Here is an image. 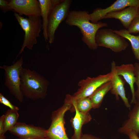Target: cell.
<instances>
[{"label": "cell", "mask_w": 139, "mask_h": 139, "mask_svg": "<svg viewBox=\"0 0 139 139\" xmlns=\"http://www.w3.org/2000/svg\"><path fill=\"white\" fill-rule=\"evenodd\" d=\"M116 69L117 74L122 76L129 84L132 95L131 103L135 104L137 100L135 97L134 87L136 79L134 65L132 64H123L120 66H116Z\"/></svg>", "instance_id": "14"}, {"label": "cell", "mask_w": 139, "mask_h": 139, "mask_svg": "<svg viewBox=\"0 0 139 139\" xmlns=\"http://www.w3.org/2000/svg\"><path fill=\"white\" fill-rule=\"evenodd\" d=\"M18 111L10 109L4 114V134L11 129L18 122L19 116Z\"/></svg>", "instance_id": "20"}, {"label": "cell", "mask_w": 139, "mask_h": 139, "mask_svg": "<svg viewBox=\"0 0 139 139\" xmlns=\"http://www.w3.org/2000/svg\"><path fill=\"white\" fill-rule=\"evenodd\" d=\"M138 134L134 131H131L128 133L127 134L129 139H139Z\"/></svg>", "instance_id": "28"}, {"label": "cell", "mask_w": 139, "mask_h": 139, "mask_svg": "<svg viewBox=\"0 0 139 139\" xmlns=\"http://www.w3.org/2000/svg\"></svg>", "instance_id": "31"}, {"label": "cell", "mask_w": 139, "mask_h": 139, "mask_svg": "<svg viewBox=\"0 0 139 139\" xmlns=\"http://www.w3.org/2000/svg\"><path fill=\"white\" fill-rule=\"evenodd\" d=\"M9 131L21 139L47 138V130L23 122H17Z\"/></svg>", "instance_id": "9"}, {"label": "cell", "mask_w": 139, "mask_h": 139, "mask_svg": "<svg viewBox=\"0 0 139 139\" xmlns=\"http://www.w3.org/2000/svg\"><path fill=\"white\" fill-rule=\"evenodd\" d=\"M70 99L72 105H74L80 111L83 113L89 112L92 108V105L89 97L75 101Z\"/></svg>", "instance_id": "21"}, {"label": "cell", "mask_w": 139, "mask_h": 139, "mask_svg": "<svg viewBox=\"0 0 139 139\" xmlns=\"http://www.w3.org/2000/svg\"><path fill=\"white\" fill-rule=\"evenodd\" d=\"M9 3V1L5 0H0V9L4 13L10 10Z\"/></svg>", "instance_id": "25"}, {"label": "cell", "mask_w": 139, "mask_h": 139, "mask_svg": "<svg viewBox=\"0 0 139 139\" xmlns=\"http://www.w3.org/2000/svg\"><path fill=\"white\" fill-rule=\"evenodd\" d=\"M72 107L70 99L66 96L63 106L53 112L51 123L47 130V136L49 139H70L66 132L64 116L65 112L70 110Z\"/></svg>", "instance_id": "5"}, {"label": "cell", "mask_w": 139, "mask_h": 139, "mask_svg": "<svg viewBox=\"0 0 139 139\" xmlns=\"http://www.w3.org/2000/svg\"></svg>", "instance_id": "32"}, {"label": "cell", "mask_w": 139, "mask_h": 139, "mask_svg": "<svg viewBox=\"0 0 139 139\" xmlns=\"http://www.w3.org/2000/svg\"><path fill=\"white\" fill-rule=\"evenodd\" d=\"M95 40L98 46L109 48L116 53L125 50L128 46L125 38L115 33L110 29L99 30L96 33Z\"/></svg>", "instance_id": "7"}, {"label": "cell", "mask_w": 139, "mask_h": 139, "mask_svg": "<svg viewBox=\"0 0 139 139\" xmlns=\"http://www.w3.org/2000/svg\"><path fill=\"white\" fill-rule=\"evenodd\" d=\"M113 31L115 33L129 41L135 57L139 63V35L137 36L133 35L129 33L126 29L114 30Z\"/></svg>", "instance_id": "19"}, {"label": "cell", "mask_w": 139, "mask_h": 139, "mask_svg": "<svg viewBox=\"0 0 139 139\" xmlns=\"http://www.w3.org/2000/svg\"><path fill=\"white\" fill-rule=\"evenodd\" d=\"M110 72L95 77H88L81 80L78 83L80 88L73 95H70L71 99L77 101L89 97L101 85L110 81Z\"/></svg>", "instance_id": "8"}, {"label": "cell", "mask_w": 139, "mask_h": 139, "mask_svg": "<svg viewBox=\"0 0 139 139\" xmlns=\"http://www.w3.org/2000/svg\"><path fill=\"white\" fill-rule=\"evenodd\" d=\"M139 7L129 6L121 10L106 14L102 19L115 18L119 20L123 26L127 29L131 22L138 14Z\"/></svg>", "instance_id": "13"}, {"label": "cell", "mask_w": 139, "mask_h": 139, "mask_svg": "<svg viewBox=\"0 0 139 139\" xmlns=\"http://www.w3.org/2000/svg\"><path fill=\"white\" fill-rule=\"evenodd\" d=\"M0 103L8 107L10 109L13 110H18L19 108L12 104L1 93H0Z\"/></svg>", "instance_id": "24"}, {"label": "cell", "mask_w": 139, "mask_h": 139, "mask_svg": "<svg viewBox=\"0 0 139 139\" xmlns=\"http://www.w3.org/2000/svg\"><path fill=\"white\" fill-rule=\"evenodd\" d=\"M6 137L4 135H0V139H6Z\"/></svg>", "instance_id": "29"}, {"label": "cell", "mask_w": 139, "mask_h": 139, "mask_svg": "<svg viewBox=\"0 0 139 139\" xmlns=\"http://www.w3.org/2000/svg\"><path fill=\"white\" fill-rule=\"evenodd\" d=\"M111 88V83L110 81L101 85L89 97L93 108L96 109L100 106L104 97L110 91Z\"/></svg>", "instance_id": "18"}, {"label": "cell", "mask_w": 139, "mask_h": 139, "mask_svg": "<svg viewBox=\"0 0 139 139\" xmlns=\"http://www.w3.org/2000/svg\"><path fill=\"white\" fill-rule=\"evenodd\" d=\"M20 78V90L24 97L33 100L45 98L49 83L44 76L34 70L23 68Z\"/></svg>", "instance_id": "2"}, {"label": "cell", "mask_w": 139, "mask_h": 139, "mask_svg": "<svg viewBox=\"0 0 139 139\" xmlns=\"http://www.w3.org/2000/svg\"><path fill=\"white\" fill-rule=\"evenodd\" d=\"M129 6L139 7V0H117L106 8H98L90 14V22L94 23H97L106 14Z\"/></svg>", "instance_id": "11"}, {"label": "cell", "mask_w": 139, "mask_h": 139, "mask_svg": "<svg viewBox=\"0 0 139 139\" xmlns=\"http://www.w3.org/2000/svg\"><path fill=\"white\" fill-rule=\"evenodd\" d=\"M80 139H102L91 134H83L82 133Z\"/></svg>", "instance_id": "27"}, {"label": "cell", "mask_w": 139, "mask_h": 139, "mask_svg": "<svg viewBox=\"0 0 139 139\" xmlns=\"http://www.w3.org/2000/svg\"><path fill=\"white\" fill-rule=\"evenodd\" d=\"M71 111L76 112L74 117L70 121L74 130V133L72 139H80L82 134V128L83 125L87 123L91 120L92 117L89 113H83L79 111L74 105H72Z\"/></svg>", "instance_id": "16"}, {"label": "cell", "mask_w": 139, "mask_h": 139, "mask_svg": "<svg viewBox=\"0 0 139 139\" xmlns=\"http://www.w3.org/2000/svg\"><path fill=\"white\" fill-rule=\"evenodd\" d=\"M5 115H2L0 117V135L4 134Z\"/></svg>", "instance_id": "26"}, {"label": "cell", "mask_w": 139, "mask_h": 139, "mask_svg": "<svg viewBox=\"0 0 139 139\" xmlns=\"http://www.w3.org/2000/svg\"><path fill=\"white\" fill-rule=\"evenodd\" d=\"M10 10L20 15L28 17L41 16L39 3L37 0H11L9 1Z\"/></svg>", "instance_id": "10"}, {"label": "cell", "mask_w": 139, "mask_h": 139, "mask_svg": "<svg viewBox=\"0 0 139 139\" xmlns=\"http://www.w3.org/2000/svg\"><path fill=\"white\" fill-rule=\"evenodd\" d=\"M127 30L130 33H139V14L133 20Z\"/></svg>", "instance_id": "22"}, {"label": "cell", "mask_w": 139, "mask_h": 139, "mask_svg": "<svg viewBox=\"0 0 139 139\" xmlns=\"http://www.w3.org/2000/svg\"><path fill=\"white\" fill-rule=\"evenodd\" d=\"M14 15L24 32L23 43L17 58L25 47L32 50L34 46L37 44V38L42 30V22L41 16L24 18L15 12Z\"/></svg>", "instance_id": "3"}, {"label": "cell", "mask_w": 139, "mask_h": 139, "mask_svg": "<svg viewBox=\"0 0 139 139\" xmlns=\"http://www.w3.org/2000/svg\"><path fill=\"white\" fill-rule=\"evenodd\" d=\"M130 111L128 117L118 130L120 133L126 135L131 131L139 133V101L137 100Z\"/></svg>", "instance_id": "15"}, {"label": "cell", "mask_w": 139, "mask_h": 139, "mask_svg": "<svg viewBox=\"0 0 139 139\" xmlns=\"http://www.w3.org/2000/svg\"><path fill=\"white\" fill-rule=\"evenodd\" d=\"M72 1L71 0H58L52 9L49 17L47 29L49 44L54 42L56 30L68 16Z\"/></svg>", "instance_id": "6"}, {"label": "cell", "mask_w": 139, "mask_h": 139, "mask_svg": "<svg viewBox=\"0 0 139 139\" xmlns=\"http://www.w3.org/2000/svg\"><path fill=\"white\" fill-rule=\"evenodd\" d=\"M90 14L85 11H72L70 12L66 22L70 26H76L80 30L82 41L90 49L95 50L98 47L95 40L98 30L102 27L107 26L106 23L99 22L94 23L90 21Z\"/></svg>", "instance_id": "1"}, {"label": "cell", "mask_w": 139, "mask_h": 139, "mask_svg": "<svg viewBox=\"0 0 139 139\" xmlns=\"http://www.w3.org/2000/svg\"><path fill=\"white\" fill-rule=\"evenodd\" d=\"M23 56L10 66L3 65L0 67L5 72V83L10 93L20 102H22L24 96L20 90V73L23 68Z\"/></svg>", "instance_id": "4"}, {"label": "cell", "mask_w": 139, "mask_h": 139, "mask_svg": "<svg viewBox=\"0 0 139 139\" xmlns=\"http://www.w3.org/2000/svg\"><path fill=\"white\" fill-rule=\"evenodd\" d=\"M58 0H39L42 18V30L44 39L48 41L47 29L48 19L50 12Z\"/></svg>", "instance_id": "17"}, {"label": "cell", "mask_w": 139, "mask_h": 139, "mask_svg": "<svg viewBox=\"0 0 139 139\" xmlns=\"http://www.w3.org/2000/svg\"><path fill=\"white\" fill-rule=\"evenodd\" d=\"M16 139H21L18 138ZM49 139L48 138H35V139Z\"/></svg>", "instance_id": "30"}, {"label": "cell", "mask_w": 139, "mask_h": 139, "mask_svg": "<svg viewBox=\"0 0 139 139\" xmlns=\"http://www.w3.org/2000/svg\"><path fill=\"white\" fill-rule=\"evenodd\" d=\"M136 79L135 83L137 89L135 92V97L137 100L139 101V63H135L134 64Z\"/></svg>", "instance_id": "23"}, {"label": "cell", "mask_w": 139, "mask_h": 139, "mask_svg": "<svg viewBox=\"0 0 139 139\" xmlns=\"http://www.w3.org/2000/svg\"><path fill=\"white\" fill-rule=\"evenodd\" d=\"M116 64L113 60L111 64V78L110 81L111 88L110 90L111 93L114 95L117 100L119 99V97L121 99L125 106L127 108H130L131 105L128 98L126 97L124 85L125 81L118 75L116 72Z\"/></svg>", "instance_id": "12"}]
</instances>
